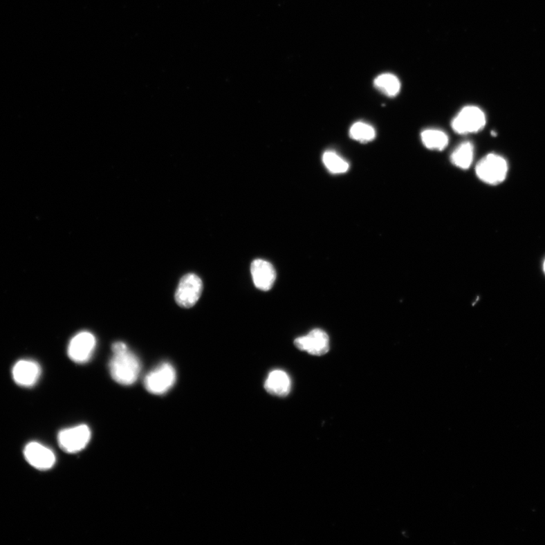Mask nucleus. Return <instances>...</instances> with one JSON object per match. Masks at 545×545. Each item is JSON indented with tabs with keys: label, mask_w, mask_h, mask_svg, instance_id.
Masks as SVG:
<instances>
[{
	"label": "nucleus",
	"mask_w": 545,
	"mask_h": 545,
	"mask_svg": "<svg viewBox=\"0 0 545 545\" xmlns=\"http://www.w3.org/2000/svg\"><path fill=\"white\" fill-rule=\"evenodd\" d=\"M111 378L123 386H131L138 380L141 364L140 360L129 349L114 354L110 360Z\"/></svg>",
	"instance_id": "f257e3e1"
},
{
	"label": "nucleus",
	"mask_w": 545,
	"mask_h": 545,
	"mask_svg": "<svg viewBox=\"0 0 545 545\" xmlns=\"http://www.w3.org/2000/svg\"><path fill=\"white\" fill-rule=\"evenodd\" d=\"M508 166L505 159L496 154L484 157L477 164L476 172L478 178L491 185H497L507 177Z\"/></svg>",
	"instance_id": "f03ea898"
},
{
	"label": "nucleus",
	"mask_w": 545,
	"mask_h": 545,
	"mask_svg": "<svg viewBox=\"0 0 545 545\" xmlns=\"http://www.w3.org/2000/svg\"><path fill=\"white\" fill-rule=\"evenodd\" d=\"M177 380L175 369L169 363H163L147 374L144 385L151 394L163 395L169 391Z\"/></svg>",
	"instance_id": "7ed1b4c3"
},
{
	"label": "nucleus",
	"mask_w": 545,
	"mask_h": 545,
	"mask_svg": "<svg viewBox=\"0 0 545 545\" xmlns=\"http://www.w3.org/2000/svg\"><path fill=\"white\" fill-rule=\"evenodd\" d=\"M91 431L86 425L62 429L58 434V443L64 452L75 454L82 452L89 444Z\"/></svg>",
	"instance_id": "20e7f679"
},
{
	"label": "nucleus",
	"mask_w": 545,
	"mask_h": 545,
	"mask_svg": "<svg viewBox=\"0 0 545 545\" xmlns=\"http://www.w3.org/2000/svg\"><path fill=\"white\" fill-rule=\"evenodd\" d=\"M486 123L484 112L477 107L463 108L452 122V129L459 134L477 133L482 130Z\"/></svg>",
	"instance_id": "39448f33"
},
{
	"label": "nucleus",
	"mask_w": 545,
	"mask_h": 545,
	"mask_svg": "<svg viewBox=\"0 0 545 545\" xmlns=\"http://www.w3.org/2000/svg\"><path fill=\"white\" fill-rule=\"evenodd\" d=\"M203 288L202 279L194 274H188L181 279L175 300L183 308H192L198 301Z\"/></svg>",
	"instance_id": "423d86ee"
},
{
	"label": "nucleus",
	"mask_w": 545,
	"mask_h": 545,
	"mask_svg": "<svg viewBox=\"0 0 545 545\" xmlns=\"http://www.w3.org/2000/svg\"><path fill=\"white\" fill-rule=\"evenodd\" d=\"M95 347L96 340L93 333L87 331L79 333L68 344V356L76 363H86L91 358Z\"/></svg>",
	"instance_id": "0eeeda50"
},
{
	"label": "nucleus",
	"mask_w": 545,
	"mask_h": 545,
	"mask_svg": "<svg viewBox=\"0 0 545 545\" xmlns=\"http://www.w3.org/2000/svg\"><path fill=\"white\" fill-rule=\"evenodd\" d=\"M294 344L296 348L311 355L322 356L330 350V339L320 329H315L308 335L296 339Z\"/></svg>",
	"instance_id": "6e6552de"
},
{
	"label": "nucleus",
	"mask_w": 545,
	"mask_h": 545,
	"mask_svg": "<svg viewBox=\"0 0 545 545\" xmlns=\"http://www.w3.org/2000/svg\"><path fill=\"white\" fill-rule=\"evenodd\" d=\"M24 454L30 465L39 470L51 469L56 461L55 453L49 447L38 443L28 444Z\"/></svg>",
	"instance_id": "1a4fd4ad"
},
{
	"label": "nucleus",
	"mask_w": 545,
	"mask_h": 545,
	"mask_svg": "<svg viewBox=\"0 0 545 545\" xmlns=\"http://www.w3.org/2000/svg\"><path fill=\"white\" fill-rule=\"evenodd\" d=\"M41 368L32 360H21L12 369L13 379L21 387H31L41 378Z\"/></svg>",
	"instance_id": "9d476101"
},
{
	"label": "nucleus",
	"mask_w": 545,
	"mask_h": 545,
	"mask_svg": "<svg viewBox=\"0 0 545 545\" xmlns=\"http://www.w3.org/2000/svg\"><path fill=\"white\" fill-rule=\"evenodd\" d=\"M251 274L255 286L262 291L270 290L277 277L276 270L272 264L262 259L252 261Z\"/></svg>",
	"instance_id": "9b49d317"
},
{
	"label": "nucleus",
	"mask_w": 545,
	"mask_h": 545,
	"mask_svg": "<svg viewBox=\"0 0 545 545\" xmlns=\"http://www.w3.org/2000/svg\"><path fill=\"white\" fill-rule=\"evenodd\" d=\"M264 388L271 395L284 397L290 394L291 390L290 376L281 370L272 371L264 383Z\"/></svg>",
	"instance_id": "f8f14e48"
},
{
	"label": "nucleus",
	"mask_w": 545,
	"mask_h": 545,
	"mask_svg": "<svg viewBox=\"0 0 545 545\" xmlns=\"http://www.w3.org/2000/svg\"><path fill=\"white\" fill-rule=\"evenodd\" d=\"M474 149L470 142H464L456 148L451 156V161L454 165L467 170L474 160Z\"/></svg>",
	"instance_id": "ddd939ff"
},
{
	"label": "nucleus",
	"mask_w": 545,
	"mask_h": 545,
	"mask_svg": "<svg viewBox=\"0 0 545 545\" xmlns=\"http://www.w3.org/2000/svg\"><path fill=\"white\" fill-rule=\"evenodd\" d=\"M421 140L423 145L429 149L442 151L448 144V136L439 130H426L421 133Z\"/></svg>",
	"instance_id": "4468645a"
},
{
	"label": "nucleus",
	"mask_w": 545,
	"mask_h": 545,
	"mask_svg": "<svg viewBox=\"0 0 545 545\" xmlns=\"http://www.w3.org/2000/svg\"><path fill=\"white\" fill-rule=\"evenodd\" d=\"M374 86L383 94L394 98L400 90V83L396 76L391 74H382L375 79Z\"/></svg>",
	"instance_id": "2eb2a0df"
},
{
	"label": "nucleus",
	"mask_w": 545,
	"mask_h": 545,
	"mask_svg": "<svg viewBox=\"0 0 545 545\" xmlns=\"http://www.w3.org/2000/svg\"><path fill=\"white\" fill-rule=\"evenodd\" d=\"M350 136L355 140L366 143L375 139L376 131L370 124L364 122H357L351 126Z\"/></svg>",
	"instance_id": "dca6fc26"
},
{
	"label": "nucleus",
	"mask_w": 545,
	"mask_h": 545,
	"mask_svg": "<svg viewBox=\"0 0 545 545\" xmlns=\"http://www.w3.org/2000/svg\"><path fill=\"white\" fill-rule=\"evenodd\" d=\"M323 162L328 170L333 174H343L348 172L349 163L333 151H326L323 156Z\"/></svg>",
	"instance_id": "f3484780"
},
{
	"label": "nucleus",
	"mask_w": 545,
	"mask_h": 545,
	"mask_svg": "<svg viewBox=\"0 0 545 545\" xmlns=\"http://www.w3.org/2000/svg\"><path fill=\"white\" fill-rule=\"evenodd\" d=\"M128 350L127 344L122 342H117L112 346V351L114 354L121 353V352Z\"/></svg>",
	"instance_id": "a211bd4d"
},
{
	"label": "nucleus",
	"mask_w": 545,
	"mask_h": 545,
	"mask_svg": "<svg viewBox=\"0 0 545 545\" xmlns=\"http://www.w3.org/2000/svg\"><path fill=\"white\" fill-rule=\"evenodd\" d=\"M544 272H545V261H544Z\"/></svg>",
	"instance_id": "6ab92c4d"
}]
</instances>
